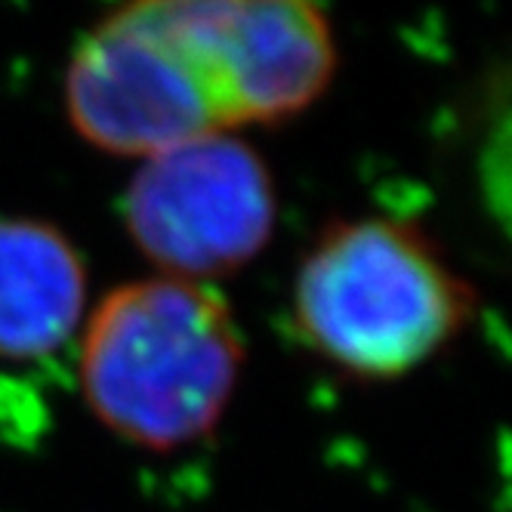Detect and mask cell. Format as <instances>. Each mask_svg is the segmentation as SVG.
Here are the masks:
<instances>
[{"instance_id": "1", "label": "cell", "mask_w": 512, "mask_h": 512, "mask_svg": "<svg viewBox=\"0 0 512 512\" xmlns=\"http://www.w3.org/2000/svg\"><path fill=\"white\" fill-rule=\"evenodd\" d=\"M334 28L315 0H124L78 44L68 121L108 155L278 124L334 81Z\"/></svg>"}, {"instance_id": "2", "label": "cell", "mask_w": 512, "mask_h": 512, "mask_svg": "<svg viewBox=\"0 0 512 512\" xmlns=\"http://www.w3.org/2000/svg\"><path fill=\"white\" fill-rule=\"evenodd\" d=\"M241 364L226 300L167 275L124 284L99 303L81 346V386L96 420L124 442L176 451L219 423Z\"/></svg>"}, {"instance_id": "3", "label": "cell", "mask_w": 512, "mask_h": 512, "mask_svg": "<svg viewBox=\"0 0 512 512\" xmlns=\"http://www.w3.org/2000/svg\"><path fill=\"white\" fill-rule=\"evenodd\" d=\"M294 334L346 377L395 380L442 352L475 312L472 287L401 219H343L303 260Z\"/></svg>"}, {"instance_id": "4", "label": "cell", "mask_w": 512, "mask_h": 512, "mask_svg": "<svg viewBox=\"0 0 512 512\" xmlns=\"http://www.w3.org/2000/svg\"><path fill=\"white\" fill-rule=\"evenodd\" d=\"M121 213L133 244L170 278H219L272 238L275 186L247 142L210 133L145 158Z\"/></svg>"}, {"instance_id": "5", "label": "cell", "mask_w": 512, "mask_h": 512, "mask_svg": "<svg viewBox=\"0 0 512 512\" xmlns=\"http://www.w3.org/2000/svg\"><path fill=\"white\" fill-rule=\"evenodd\" d=\"M84 260L56 226L0 219V358H41L78 327Z\"/></svg>"}]
</instances>
